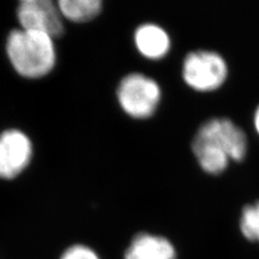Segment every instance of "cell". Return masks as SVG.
Returning a JSON list of instances; mask_svg holds the SVG:
<instances>
[{
	"label": "cell",
	"mask_w": 259,
	"mask_h": 259,
	"mask_svg": "<svg viewBox=\"0 0 259 259\" xmlns=\"http://www.w3.org/2000/svg\"><path fill=\"white\" fill-rule=\"evenodd\" d=\"M64 20L74 23H85L94 20L102 12L101 0H59Z\"/></svg>",
	"instance_id": "obj_9"
},
{
	"label": "cell",
	"mask_w": 259,
	"mask_h": 259,
	"mask_svg": "<svg viewBox=\"0 0 259 259\" xmlns=\"http://www.w3.org/2000/svg\"><path fill=\"white\" fill-rule=\"evenodd\" d=\"M32 158V144L18 128L0 133V178L13 180L25 171Z\"/></svg>",
	"instance_id": "obj_6"
},
{
	"label": "cell",
	"mask_w": 259,
	"mask_h": 259,
	"mask_svg": "<svg viewBox=\"0 0 259 259\" xmlns=\"http://www.w3.org/2000/svg\"><path fill=\"white\" fill-rule=\"evenodd\" d=\"M254 125H255V130L256 132L259 135V105L257 106L255 113H254Z\"/></svg>",
	"instance_id": "obj_12"
},
{
	"label": "cell",
	"mask_w": 259,
	"mask_h": 259,
	"mask_svg": "<svg viewBox=\"0 0 259 259\" xmlns=\"http://www.w3.org/2000/svg\"><path fill=\"white\" fill-rule=\"evenodd\" d=\"M6 53L13 69L28 79L42 78L50 74L56 63L54 38L21 27L8 35Z\"/></svg>",
	"instance_id": "obj_1"
},
{
	"label": "cell",
	"mask_w": 259,
	"mask_h": 259,
	"mask_svg": "<svg viewBox=\"0 0 259 259\" xmlns=\"http://www.w3.org/2000/svg\"><path fill=\"white\" fill-rule=\"evenodd\" d=\"M61 259H100V257L92 248L82 244H76L65 250Z\"/></svg>",
	"instance_id": "obj_11"
},
{
	"label": "cell",
	"mask_w": 259,
	"mask_h": 259,
	"mask_svg": "<svg viewBox=\"0 0 259 259\" xmlns=\"http://www.w3.org/2000/svg\"><path fill=\"white\" fill-rule=\"evenodd\" d=\"M240 229L245 239L259 243V201L243 207L240 218Z\"/></svg>",
	"instance_id": "obj_10"
},
{
	"label": "cell",
	"mask_w": 259,
	"mask_h": 259,
	"mask_svg": "<svg viewBox=\"0 0 259 259\" xmlns=\"http://www.w3.org/2000/svg\"><path fill=\"white\" fill-rule=\"evenodd\" d=\"M191 146H206L223 151L231 161L241 162L247 153L245 132L228 118H212L202 124Z\"/></svg>",
	"instance_id": "obj_4"
},
{
	"label": "cell",
	"mask_w": 259,
	"mask_h": 259,
	"mask_svg": "<svg viewBox=\"0 0 259 259\" xmlns=\"http://www.w3.org/2000/svg\"><path fill=\"white\" fill-rule=\"evenodd\" d=\"M124 259H176V250L164 237L143 232L133 238Z\"/></svg>",
	"instance_id": "obj_8"
},
{
	"label": "cell",
	"mask_w": 259,
	"mask_h": 259,
	"mask_svg": "<svg viewBox=\"0 0 259 259\" xmlns=\"http://www.w3.org/2000/svg\"><path fill=\"white\" fill-rule=\"evenodd\" d=\"M136 50L145 59L162 60L171 50V38L167 31L155 23H145L134 31Z\"/></svg>",
	"instance_id": "obj_7"
},
{
	"label": "cell",
	"mask_w": 259,
	"mask_h": 259,
	"mask_svg": "<svg viewBox=\"0 0 259 259\" xmlns=\"http://www.w3.org/2000/svg\"><path fill=\"white\" fill-rule=\"evenodd\" d=\"M161 88L155 79L141 72H131L117 88V100L128 117L145 120L155 115L161 102Z\"/></svg>",
	"instance_id": "obj_2"
},
{
	"label": "cell",
	"mask_w": 259,
	"mask_h": 259,
	"mask_svg": "<svg viewBox=\"0 0 259 259\" xmlns=\"http://www.w3.org/2000/svg\"><path fill=\"white\" fill-rule=\"evenodd\" d=\"M183 79L192 90L213 92L222 88L228 77V65L215 51L197 50L187 54L183 62Z\"/></svg>",
	"instance_id": "obj_3"
},
{
	"label": "cell",
	"mask_w": 259,
	"mask_h": 259,
	"mask_svg": "<svg viewBox=\"0 0 259 259\" xmlns=\"http://www.w3.org/2000/svg\"><path fill=\"white\" fill-rule=\"evenodd\" d=\"M21 28L44 32L54 39L63 35L64 18L52 0H23L16 9Z\"/></svg>",
	"instance_id": "obj_5"
}]
</instances>
